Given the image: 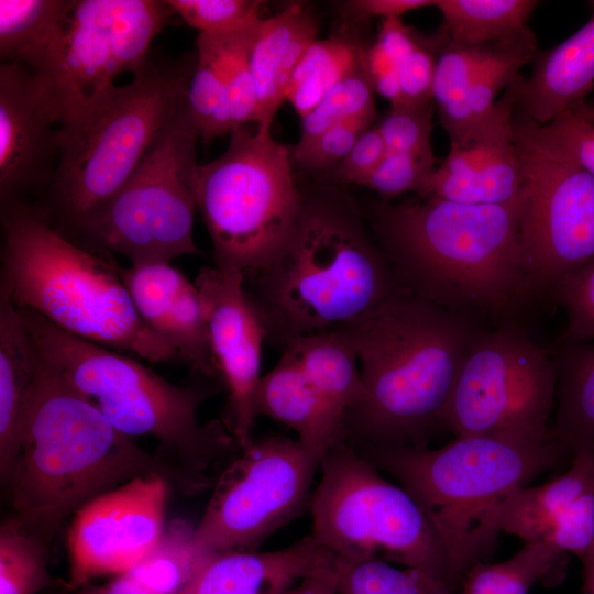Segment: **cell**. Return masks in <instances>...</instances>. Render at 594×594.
<instances>
[{"label": "cell", "mask_w": 594, "mask_h": 594, "mask_svg": "<svg viewBox=\"0 0 594 594\" xmlns=\"http://www.w3.org/2000/svg\"><path fill=\"white\" fill-rule=\"evenodd\" d=\"M565 558L566 553L546 542H525L506 561L473 565L461 584V594H529L536 583L562 566Z\"/></svg>", "instance_id": "33"}, {"label": "cell", "mask_w": 594, "mask_h": 594, "mask_svg": "<svg viewBox=\"0 0 594 594\" xmlns=\"http://www.w3.org/2000/svg\"><path fill=\"white\" fill-rule=\"evenodd\" d=\"M199 138L186 99L124 185L70 232L86 248L122 255L131 265L200 254L193 233Z\"/></svg>", "instance_id": "10"}, {"label": "cell", "mask_w": 594, "mask_h": 594, "mask_svg": "<svg viewBox=\"0 0 594 594\" xmlns=\"http://www.w3.org/2000/svg\"><path fill=\"white\" fill-rule=\"evenodd\" d=\"M73 0H0V56L50 78Z\"/></svg>", "instance_id": "28"}, {"label": "cell", "mask_w": 594, "mask_h": 594, "mask_svg": "<svg viewBox=\"0 0 594 594\" xmlns=\"http://www.w3.org/2000/svg\"><path fill=\"white\" fill-rule=\"evenodd\" d=\"M557 372L551 354L512 322L474 338L458 376L444 429L454 437L554 439Z\"/></svg>", "instance_id": "13"}, {"label": "cell", "mask_w": 594, "mask_h": 594, "mask_svg": "<svg viewBox=\"0 0 594 594\" xmlns=\"http://www.w3.org/2000/svg\"><path fill=\"white\" fill-rule=\"evenodd\" d=\"M18 309L44 358L123 435L155 438L162 457L199 475L240 449L223 421L202 424L198 418L200 406L219 392L220 383L172 384L132 355L72 336L30 309Z\"/></svg>", "instance_id": "7"}, {"label": "cell", "mask_w": 594, "mask_h": 594, "mask_svg": "<svg viewBox=\"0 0 594 594\" xmlns=\"http://www.w3.org/2000/svg\"><path fill=\"white\" fill-rule=\"evenodd\" d=\"M170 490L161 476H138L81 507L68 531L69 585L122 574L140 563L164 532Z\"/></svg>", "instance_id": "16"}, {"label": "cell", "mask_w": 594, "mask_h": 594, "mask_svg": "<svg viewBox=\"0 0 594 594\" xmlns=\"http://www.w3.org/2000/svg\"><path fill=\"white\" fill-rule=\"evenodd\" d=\"M594 541V487L583 494L543 536L546 542L564 553L581 558Z\"/></svg>", "instance_id": "47"}, {"label": "cell", "mask_w": 594, "mask_h": 594, "mask_svg": "<svg viewBox=\"0 0 594 594\" xmlns=\"http://www.w3.org/2000/svg\"><path fill=\"white\" fill-rule=\"evenodd\" d=\"M590 4L587 22L537 54L530 77L516 80L515 117L546 125L582 102L594 87V1Z\"/></svg>", "instance_id": "22"}, {"label": "cell", "mask_w": 594, "mask_h": 594, "mask_svg": "<svg viewBox=\"0 0 594 594\" xmlns=\"http://www.w3.org/2000/svg\"><path fill=\"white\" fill-rule=\"evenodd\" d=\"M361 364L362 396L344 421L364 447L427 448L446 413L476 318L400 292L344 327Z\"/></svg>", "instance_id": "3"}, {"label": "cell", "mask_w": 594, "mask_h": 594, "mask_svg": "<svg viewBox=\"0 0 594 594\" xmlns=\"http://www.w3.org/2000/svg\"><path fill=\"white\" fill-rule=\"evenodd\" d=\"M594 487V457L572 455L570 469L539 486L515 491L503 505L498 529L524 542L541 541L572 505Z\"/></svg>", "instance_id": "29"}, {"label": "cell", "mask_w": 594, "mask_h": 594, "mask_svg": "<svg viewBox=\"0 0 594 594\" xmlns=\"http://www.w3.org/2000/svg\"><path fill=\"white\" fill-rule=\"evenodd\" d=\"M196 200L215 266L246 278L280 256L304 197L294 179L288 147L275 141L271 131L244 125L231 131L221 156L200 165Z\"/></svg>", "instance_id": "9"}, {"label": "cell", "mask_w": 594, "mask_h": 594, "mask_svg": "<svg viewBox=\"0 0 594 594\" xmlns=\"http://www.w3.org/2000/svg\"><path fill=\"white\" fill-rule=\"evenodd\" d=\"M187 105L205 144L232 131L216 38L199 34L195 66L187 87Z\"/></svg>", "instance_id": "35"}, {"label": "cell", "mask_w": 594, "mask_h": 594, "mask_svg": "<svg viewBox=\"0 0 594 594\" xmlns=\"http://www.w3.org/2000/svg\"><path fill=\"white\" fill-rule=\"evenodd\" d=\"M170 14L165 1L73 0L57 63L47 78L62 123L116 86L119 75L138 72Z\"/></svg>", "instance_id": "15"}, {"label": "cell", "mask_w": 594, "mask_h": 594, "mask_svg": "<svg viewBox=\"0 0 594 594\" xmlns=\"http://www.w3.org/2000/svg\"><path fill=\"white\" fill-rule=\"evenodd\" d=\"M253 277L251 298L284 344L349 327L404 290L356 210L331 197L304 198L285 250Z\"/></svg>", "instance_id": "6"}, {"label": "cell", "mask_w": 594, "mask_h": 594, "mask_svg": "<svg viewBox=\"0 0 594 594\" xmlns=\"http://www.w3.org/2000/svg\"><path fill=\"white\" fill-rule=\"evenodd\" d=\"M310 498L311 535L341 559L376 558L422 570L448 585L441 544L415 499L352 447L321 460Z\"/></svg>", "instance_id": "11"}, {"label": "cell", "mask_w": 594, "mask_h": 594, "mask_svg": "<svg viewBox=\"0 0 594 594\" xmlns=\"http://www.w3.org/2000/svg\"><path fill=\"white\" fill-rule=\"evenodd\" d=\"M217 481L193 544L200 554L255 551L310 503L320 462L298 440L252 439Z\"/></svg>", "instance_id": "14"}, {"label": "cell", "mask_w": 594, "mask_h": 594, "mask_svg": "<svg viewBox=\"0 0 594 594\" xmlns=\"http://www.w3.org/2000/svg\"><path fill=\"white\" fill-rule=\"evenodd\" d=\"M118 270L146 326L198 376L222 384L196 284L170 263L119 265Z\"/></svg>", "instance_id": "20"}, {"label": "cell", "mask_w": 594, "mask_h": 594, "mask_svg": "<svg viewBox=\"0 0 594 594\" xmlns=\"http://www.w3.org/2000/svg\"><path fill=\"white\" fill-rule=\"evenodd\" d=\"M340 565L337 569L308 576L285 594H338Z\"/></svg>", "instance_id": "52"}, {"label": "cell", "mask_w": 594, "mask_h": 594, "mask_svg": "<svg viewBox=\"0 0 594 594\" xmlns=\"http://www.w3.org/2000/svg\"><path fill=\"white\" fill-rule=\"evenodd\" d=\"M365 47L349 36L316 40L290 79L286 100L302 118L361 62Z\"/></svg>", "instance_id": "32"}, {"label": "cell", "mask_w": 594, "mask_h": 594, "mask_svg": "<svg viewBox=\"0 0 594 594\" xmlns=\"http://www.w3.org/2000/svg\"><path fill=\"white\" fill-rule=\"evenodd\" d=\"M386 153L382 135L376 125H373L359 138L349 154L333 167V179L360 185Z\"/></svg>", "instance_id": "49"}, {"label": "cell", "mask_w": 594, "mask_h": 594, "mask_svg": "<svg viewBox=\"0 0 594 594\" xmlns=\"http://www.w3.org/2000/svg\"><path fill=\"white\" fill-rule=\"evenodd\" d=\"M433 6V0H353L345 2L346 13L354 20L395 19L405 13Z\"/></svg>", "instance_id": "51"}, {"label": "cell", "mask_w": 594, "mask_h": 594, "mask_svg": "<svg viewBox=\"0 0 594 594\" xmlns=\"http://www.w3.org/2000/svg\"><path fill=\"white\" fill-rule=\"evenodd\" d=\"M374 118H359L334 125L304 146H296L295 161L309 169L334 167L351 151L359 138L371 127Z\"/></svg>", "instance_id": "46"}, {"label": "cell", "mask_w": 594, "mask_h": 594, "mask_svg": "<svg viewBox=\"0 0 594 594\" xmlns=\"http://www.w3.org/2000/svg\"><path fill=\"white\" fill-rule=\"evenodd\" d=\"M540 128L551 141L594 175V108L586 107L582 101Z\"/></svg>", "instance_id": "45"}, {"label": "cell", "mask_w": 594, "mask_h": 594, "mask_svg": "<svg viewBox=\"0 0 594 594\" xmlns=\"http://www.w3.org/2000/svg\"><path fill=\"white\" fill-rule=\"evenodd\" d=\"M98 590L101 594H155L128 573L118 574Z\"/></svg>", "instance_id": "53"}, {"label": "cell", "mask_w": 594, "mask_h": 594, "mask_svg": "<svg viewBox=\"0 0 594 594\" xmlns=\"http://www.w3.org/2000/svg\"><path fill=\"white\" fill-rule=\"evenodd\" d=\"M256 416L272 418L294 430L301 446L319 462L344 441L338 422L298 365L285 353L262 376L254 399Z\"/></svg>", "instance_id": "24"}, {"label": "cell", "mask_w": 594, "mask_h": 594, "mask_svg": "<svg viewBox=\"0 0 594 594\" xmlns=\"http://www.w3.org/2000/svg\"><path fill=\"white\" fill-rule=\"evenodd\" d=\"M536 55L537 40L528 26L490 44L463 102L459 130L449 140L487 113L498 92L520 77V68Z\"/></svg>", "instance_id": "31"}, {"label": "cell", "mask_w": 594, "mask_h": 594, "mask_svg": "<svg viewBox=\"0 0 594 594\" xmlns=\"http://www.w3.org/2000/svg\"><path fill=\"white\" fill-rule=\"evenodd\" d=\"M173 13L199 34L222 35L250 28L262 16L258 0H168Z\"/></svg>", "instance_id": "41"}, {"label": "cell", "mask_w": 594, "mask_h": 594, "mask_svg": "<svg viewBox=\"0 0 594 594\" xmlns=\"http://www.w3.org/2000/svg\"><path fill=\"white\" fill-rule=\"evenodd\" d=\"M551 356L557 372L553 438L568 454L594 457V342L561 340Z\"/></svg>", "instance_id": "27"}, {"label": "cell", "mask_w": 594, "mask_h": 594, "mask_svg": "<svg viewBox=\"0 0 594 594\" xmlns=\"http://www.w3.org/2000/svg\"><path fill=\"white\" fill-rule=\"evenodd\" d=\"M435 103L424 106L391 105L376 124L386 151L435 161L431 147Z\"/></svg>", "instance_id": "42"}, {"label": "cell", "mask_w": 594, "mask_h": 594, "mask_svg": "<svg viewBox=\"0 0 594 594\" xmlns=\"http://www.w3.org/2000/svg\"><path fill=\"white\" fill-rule=\"evenodd\" d=\"M364 448L362 455L392 475L427 517L453 594L497 546L498 516L507 498L568 454L556 439L512 436L457 437L437 449Z\"/></svg>", "instance_id": "4"}, {"label": "cell", "mask_w": 594, "mask_h": 594, "mask_svg": "<svg viewBox=\"0 0 594 594\" xmlns=\"http://www.w3.org/2000/svg\"><path fill=\"white\" fill-rule=\"evenodd\" d=\"M338 594H453L446 582L376 558L341 559Z\"/></svg>", "instance_id": "37"}, {"label": "cell", "mask_w": 594, "mask_h": 594, "mask_svg": "<svg viewBox=\"0 0 594 594\" xmlns=\"http://www.w3.org/2000/svg\"><path fill=\"white\" fill-rule=\"evenodd\" d=\"M195 61L148 56L129 84L113 86L65 120L45 206L33 208L70 232L107 202L186 101Z\"/></svg>", "instance_id": "8"}, {"label": "cell", "mask_w": 594, "mask_h": 594, "mask_svg": "<svg viewBox=\"0 0 594 594\" xmlns=\"http://www.w3.org/2000/svg\"><path fill=\"white\" fill-rule=\"evenodd\" d=\"M580 559L583 565V592L594 594V541Z\"/></svg>", "instance_id": "54"}, {"label": "cell", "mask_w": 594, "mask_h": 594, "mask_svg": "<svg viewBox=\"0 0 594 594\" xmlns=\"http://www.w3.org/2000/svg\"><path fill=\"white\" fill-rule=\"evenodd\" d=\"M535 0H433L442 14L439 38L464 47H483L527 26Z\"/></svg>", "instance_id": "30"}, {"label": "cell", "mask_w": 594, "mask_h": 594, "mask_svg": "<svg viewBox=\"0 0 594 594\" xmlns=\"http://www.w3.org/2000/svg\"><path fill=\"white\" fill-rule=\"evenodd\" d=\"M364 66L374 92L387 99L391 105L400 101L397 64L374 42L364 50Z\"/></svg>", "instance_id": "50"}, {"label": "cell", "mask_w": 594, "mask_h": 594, "mask_svg": "<svg viewBox=\"0 0 594 594\" xmlns=\"http://www.w3.org/2000/svg\"><path fill=\"white\" fill-rule=\"evenodd\" d=\"M363 57L354 69L301 118L300 139L296 146L308 144L323 131L340 123L359 118L375 119V92Z\"/></svg>", "instance_id": "39"}, {"label": "cell", "mask_w": 594, "mask_h": 594, "mask_svg": "<svg viewBox=\"0 0 594 594\" xmlns=\"http://www.w3.org/2000/svg\"><path fill=\"white\" fill-rule=\"evenodd\" d=\"M47 546L14 516L0 528V594H37L51 586Z\"/></svg>", "instance_id": "36"}, {"label": "cell", "mask_w": 594, "mask_h": 594, "mask_svg": "<svg viewBox=\"0 0 594 594\" xmlns=\"http://www.w3.org/2000/svg\"><path fill=\"white\" fill-rule=\"evenodd\" d=\"M261 21L240 31L213 35L227 91L232 131L250 122L256 123V92L250 66V52Z\"/></svg>", "instance_id": "40"}, {"label": "cell", "mask_w": 594, "mask_h": 594, "mask_svg": "<svg viewBox=\"0 0 594 594\" xmlns=\"http://www.w3.org/2000/svg\"><path fill=\"white\" fill-rule=\"evenodd\" d=\"M550 295L565 314L562 340L594 342V260L562 278Z\"/></svg>", "instance_id": "43"}, {"label": "cell", "mask_w": 594, "mask_h": 594, "mask_svg": "<svg viewBox=\"0 0 594 594\" xmlns=\"http://www.w3.org/2000/svg\"><path fill=\"white\" fill-rule=\"evenodd\" d=\"M1 215L0 297L86 341L152 363L179 359L142 320L113 260L75 242L31 206Z\"/></svg>", "instance_id": "5"}, {"label": "cell", "mask_w": 594, "mask_h": 594, "mask_svg": "<svg viewBox=\"0 0 594 594\" xmlns=\"http://www.w3.org/2000/svg\"><path fill=\"white\" fill-rule=\"evenodd\" d=\"M284 352L301 370L334 419L345 417L362 396L358 353L345 328L302 334L288 340Z\"/></svg>", "instance_id": "26"}, {"label": "cell", "mask_w": 594, "mask_h": 594, "mask_svg": "<svg viewBox=\"0 0 594 594\" xmlns=\"http://www.w3.org/2000/svg\"><path fill=\"white\" fill-rule=\"evenodd\" d=\"M237 271L202 266L195 279L220 380L228 393L223 422L240 449L252 438L254 399L262 378L264 318Z\"/></svg>", "instance_id": "17"}, {"label": "cell", "mask_w": 594, "mask_h": 594, "mask_svg": "<svg viewBox=\"0 0 594 594\" xmlns=\"http://www.w3.org/2000/svg\"><path fill=\"white\" fill-rule=\"evenodd\" d=\"M81 594H101V593L99 592L98 587H92Z\"/></svg>", "instance_id": "55"}, {"label": "cell", "mask_w": 594, "mask_h": 594, "mask_svg": "<svg viewBox=\"0 0 594 594\" xmlns=\"http://www.w3.org/2000/svg\"><path fill=\"white\" fill-rule=\"evenodd\" d=\"M138 476H161L184 494L210 483L120 432L35 346L33 396L6 485L13 516L48 547L67 517Z\"/></svg>", "instance_id": "1"}, {"label": "cell", "mask_w": 594, "mask_h": 594, "mask_svg": "<svg viewBox=\"0 0 594 594\" xmlns=\"http://www.w3.org/2000/svg\"><path fill=\"white\" fill-rule=\"evenodd\" d=\"M312 535L275 551L210 553L180 594H285L301 580L339 568Z\"/></svg>", "instance_id": "21"}, {"label": "cell", "mask_w": 594, "mask_h": 594, "mask_svg": "<svg viewBox=\"0 0 594 594\" xmlns=\"http://www.w3.org/2000/svg\"><path fill=\"white\" fill-rule=\"evenodd\" d=\"M435 168V161L410 154L387 152L360 185L383 197H393L408 191H415L421 196Z\"/></svg>", "instance_id": "44"}, {"label": "cell", "mask_w": 594, "mask_h": 594, "mask_svg": "<svg viewBox=\"0 0 594 594\" xmlns=\"http://www.w3.org/2000/svg\"><path fill=\"white\" fill-rule=\"evenodd\" d=\"M521 183L516 213L532 296L551 294L566 275L594 260V175L537 123L514 114Z\"/></svg>", "instance_id": "12"}, {"label": "cell", "mask_w": 594, "mask_h": 594, "mask_svg": "<svg viewBox=\"0 0 594 594\" xmlns=\"http://www.w3.org/2000/svg\"><path fill=\"white\" fill-rule=\"evenodd\" d=\"M381 251L405 292L475 318L510 319L534 297L516 205H466L438 197L375 213Z\"/></svg>", "instance_id": "2"}, {"label": "cell", "mask_w": 594, "mask_h": 594, "mask_svg": "<svg viewBox=\"0 0 594 594\" xmlns=\"http://www.w3.org/2000/svg\"><path fill=\"white\" fill-rule=\"evenodd\" d=\"M62 112L52 82L20 63L0 66L1 212L47 190L59 157Z\"/></svg>", "instance_id": "18"}, {"label": "cell", "mask_w": 594, "mask_h": 594, "mask_svg": "<svg viewBox=\"0 0 594 594\" xmlns=\"http://www.w3.org/2000/svg\"><path fill=\"white\" fill-rule=\"evenodd\" d=\"M436 61L437 56L431 46L419 37L411 52L398 66L399 103L424 106L433 102Z\"/></svg>", "instance_id": "48"}, {"label": "cell", "mask_w": 594, "mask_h": 594, "mask_svg": "<svg viewBox=\"0 0 594 594\" xmlns=\"http://www.w3.org/2000/svg\"><path fill=\"white\" fill-rule=\"evenodd\" d=\"M439 48L432 86V101L449 139L460 127L462 106L488 45L464 47L435 41Z\"/></svg>", "instance_id": "38"}, {"label": "cell", "mask_w": 594, "mask_h": 594, "mask_svg": "<svg viewBox=\"0 0 594 594\" xmlns=\"http://www.w3.org/2000/svg\"><path fill=\"white\" fill-rule=\"evenodd\" d=\"M35 385V346L19 309L0 297V475L7 485Z\"/></svg>", "instance_id": "25"}, {"label": "cell", "mask_w": 594, "mask_h": 594, "mask_svg": "<svg viewBox=\"0 0 594 594\" xmlns=\"http://www.w3.org/2000/svg\"><path fill=\"white\" fill-rule=\"evenodd\" d=\"M318 21L301 4L264 18L255 33L250 66L256 92V127L271 131L293 74L302 55L317 40Z\"/></svg>", "instance_id": "23"}, {"label": "cell", "mask_w": 594, "mask_h": 594, "mask_svg": "<svg viewBox=\"0 0 594 594\" xmlns=\"http://www.w3.org/2000/svg\"><path fill=\"white\" fill-rule=\"evenodd\" d=\"M516 80L487 113L450 140L444 161L419 197L466 205H516L521 183L514 131Z\"/></svg>", "instance_id": "19"}, {"label": "cell", "mask_w": 594, "mask_h": 594, "mask_svg": "<svg viewBox=\"0 0 594 594\" xmlns=\"http://www.w3.org/2000/svg\"><path fill=\"white\" fill-rule=\"evenodd\" d=\"M195 528L184 519L167 527L155 548L128 574L155 594H180L209 554L193 544Z\"/></svg>", "instance_id": "34"}]
</instances>
